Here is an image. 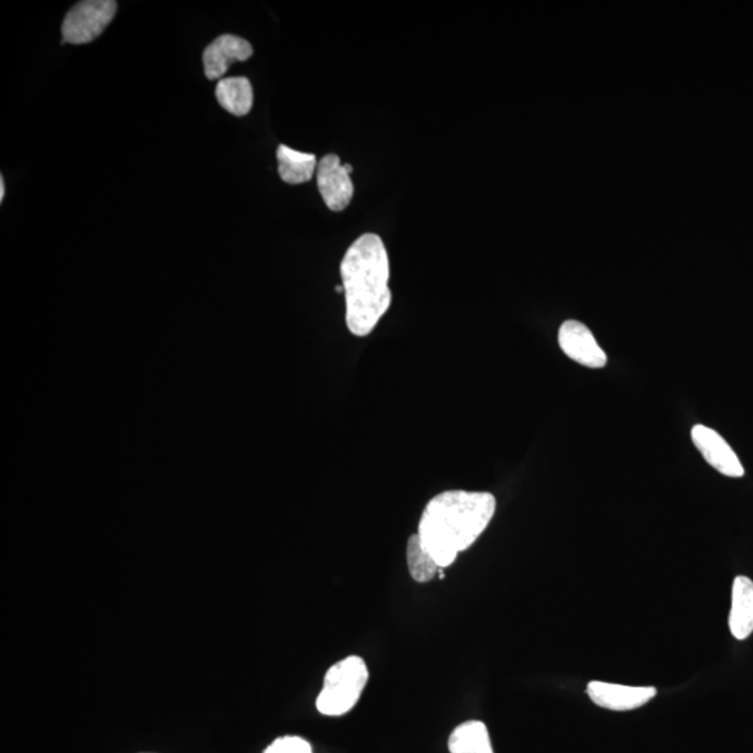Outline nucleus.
<instances>
[{
  "mask_svg": "<svg viewBox=\"0 0 753 753\" xmlns=\"http://www.w3.org/2000/svg\"><path fill=\"white\" fill-rule=\"evenodd\" d=\"M251 57L252 47L245 38L236 36L218 37L206 48L205 55H202L207 79H221L230 65L245 62Z\"/></svg>",
  "mask_w": 753,
  "mask_h": 753,
  "instance_id": "obj_9",
  "label": "nucleus"
},
{
  "mask_svg": "<svg viewBox=\"0 0 753 753\" xmlns=\"http://www.w3.org/2000/svg\"><path fill=\"white\" fill-rule=\"evenodd\" d=\"M4 199V180L0 178V201Z\"/></svg>",
  "mask_w": 753,
  "mask_h": 753,
  "instance_id": "obj_16",
  "label": "nucleus"
},
{
  "mask_svg": "<svg viewBox=\"0 0 753 753\" xmlns=\"http://www.w3.org/2000/svg\"><path fill=\"white\" fill-rule=\"evenodd\" d=\"M406 561H408L409 573L412 578L419 584H427V582L436 578L439 573V565L432 554L427 552L420 541L419 535L410 536L408 546H406Z\"/></svg>",
  "mask_w": 753,
  "mask_h": 753,
  "instance_id": "obj_14",
  "label": "nucleus"
},
{
  "mask_svg": "<svg viewBox=\"0 0 753 753\" xmlns=\"http://www.w3.org/2000/svg\"><path fill=\"white\" fill-rule=\"evenodd\" d=\"M118 12L113 0H85L71 8L62 24L63 43L92 42L106 31Z\"/></svg>",
  "mask_w": 753,
  "mask_h": 753,
  "instance_id": "obj_4",
  "label": "nucleus"
},
{
  "mask_svg": "<svg viewBox=\"0 0 753 753\" xmlns=\"http://www.w3.org/2000/svg\"><path fill=\"white\" fill-rule=\"evenodd\" d=\"M264 753H311V746L300 736H280Z\"/></svg>",
  "mask_w": 753,
  "mask_h": 753,
  "instance_id": "obj_15",
  "label": "nucleus"
},
{
  "mask_svg": "<svg viewBox=\"0 0 753 753\" xmlns=\"http://www.w3.org/2000/svg\"><path fill=\"white\" fill-rule=\"evenodd\" d=\"M277 158L280 179L288 185L306 184L318 167L315 153L296 151L285 145L278 147Z\"/></svg>",
  "mask_w": 753,
  "mask_h": 753,
  "instance_id": "obj_11",
  "label": "nucleus"
},
{
  "mask_svg": "<svg viewBox=\"0 0 753 753\" xmlns=\"http://www.w3.org/2000/svg\"><path fill=\"white\" fill-rule=\"evenodd\" d=\"M586 692L595 705L613 712L635 711L657 695L654 686H630L602 681H592L587 684Z\"/></svg>",
  "mask_w": 753,
  "mask_h": 753,
  "instance_id": "obj_7",
  "label": "nucleus"
},
{
  "mask_svg": "<svg viewBox=\"0 0 753 753\" xmlns=\"http://www.w3.org/2000/svg\"><path fill=\"white\" fill-rule=\"evenodd\" d=\"M691 436L703 458L720 474L727 477L744 476L745 469L739 455L716 430L707 426L696 425L692 428Z\"/></svg>",
  "mask_w": 753,
  "mask_h": 753,
  "instance_id": "obj_8",
  "label": "nucleus"
},
{
  "mask_svg": "<svg viewBox=\"0 0 753 753\" xmlns=\"http://www.w3.org/2000/svg\"><path fill=\"white\" fill-rule=\"evenodd\" d=\"M731 634L745 641L753 632V582L746 576H736L731 596L729 618Z\"/></svg>",
  "mask_w": 753,
  "mask_h": 753,
  "instance_id": "obj_10",
  "label": "nucleus"
},
{
  "mask_svg": "<svg viewBox=\"0 0 753 753\" xmlns=\"http://www.w3.org/2000/svg\"><path fill=\"white\" fill-rule=\"evenodd\" d=\"M450 753H494L485 723L470 720L453 731L448 740Z\"/></svg>",
  "mask_w": 753,
  "mask_h": 753,
  "instance_id": "obj_13",
  "label": "nucleus"
},
{
  "mask_svg": "<svg viewBox=\"0 0 753 753\" xmlns=\"http://www.w3.org/2000/svg\"><path fill=\"white\" fill-rule=\"evenodd\" d=\"M496 508V497L491 493H439L423 511L417 535L439 568H447L462 552L474 546L491 525Z\"/></svg>",
  "mask_w": 753,
  "mask_h": 753,
  "instance_id": "obj_1",
  "label": "nucleus"
},
{
  "mask_svg": "<svg viewBox=\"0 0 753 753\" xmlns=\"http://www.w3.org/2000/svg\"><path fill=\"white\" fill-rule=\"evenodd\" d=\"M344 167H345L346 170H348V174L354 172V167H351V165H349V164H344Z\"/></svg>",
  "mask_w": 753,
  "mask_h": 753,
  "instance_id": "obj_17",
  "label": "nucleus"
},
{
  "mask_svg": "<svg viewBox=\"0 0 753 753\" xmlns=\"http://www.w3.org/2000/svg\"><path fill=\"white\" fill-rule=\"evenodd\" d=\"M345 321L349 333L365 338L392 306L389 258L380 236L366 234L354 241L340 261Z\"/></svg>",
  "mask_w": 753,
  "mask_h": 753,
  "instance_id": "obj_2",
  "label": "nucleus"
},
{
  "mask_svg": "<svg viewBox=\"0 0 753 753\" xmlns=\"http://www.w3.org/2000/svg\"><path fill=\"white\" fill-rule=\"evenodd\" d=\"M317 185L324 202L331 211H344L354 199V181L335 153H329L318 162Z\"/></svg>",
  "mask_w": 753,
  "mask_h": 753,
  "instance_id": "obj_5",
  "label": "nucleus"
},
{
  "mask_svg": "<svg viewBox=\"0 0 753 753\" xmlns=\"http://www.w3.org/2000/svg\"><path fill=\"white\" fill-rule=\"evenodd\" d=\"M216 97L225 111L239 118L249 113L255 102L251 82L246 77H229V79L219 80Z\"/></svg>",
  "mask_w": 753,
  "mask_h": 753,
  "instance_id": "obj_12",
  "label": "nucleus"
},
{
  "mask_svg": "<svg viewBox=\"0 0 753 753\" xmlns=\"http://www.w3.org/2000/svg\"><path fill=\"white\" fill-rule=\"evenodd\" d=\"M558 344L571 360L582 366L602 368L607 365V355L585 324L575 320L565 321L559 328Z\"/></svg>",
  "mask_w": 753,
  "mask_h": 753,
  "instance_id": "obj_6",
  "label": "nucleus"
},
{
  "mask_svg": "<svg viewBox=\"0 0 753 753\" xmlns=\"http://www.w3.org/2000/svg\"><path fill=\"white\" fill-rule=\"evenodd\" d=\"M368 683V668L359 656H349L329 667L320 695L317 697V711L324 716H343L359 702Z\"/></svg>",
  "mask_w": 753,
  "mask_h": 753,
  "instance_id": "obj_3",
  "label": "nucleus"
}]
</instances>
